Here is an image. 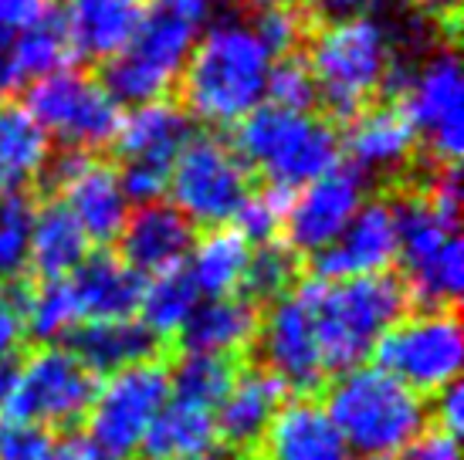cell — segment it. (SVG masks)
<instances>
[{
    "instance_id": "6da1fadb",
    "label": "cell",
    "mask_w": 464,
    "mask_h": 460,
    "mask_svg": "<svg viewBox=\"0 0 464 460\" xmlns=\"http://www.w3.org/2000/svg\"><path fill=\"white\" fill-rule=\"evenodd\" d=\"M271 58L255 38L251 24L220 17L197 38L180 72V109L207 126H237L265 102Z\"/></svg>"
},
{
    "instance_id": "7a4b0ae2",
    "label": "cell",
    "mask_w": 464,
    "mask_h": 460,
    "mask_svg": "<svg viewBox=\"0 0 464 460\" xmlns=\"http://www.w3.org/2000/svg\"><path fill=\"white\" fill-rule=\"evenodd\" d=\"M214 7L218 0H153L130 48L102 64V89L119 105L167 99Z\"/></svg>"
},
{
    "instance_id": "3957f363",
    "label": "cell",
    "mask_w": 464,
    "mask_h": 460,
    "mask_svg": "<svg viewBox=\"0 0 464 460\" xmlns=\"http://www.w3.org/2000/svg\"><path fill=\"white\" fill-rule=\"evenodd\" d=\"M315 284V335L323 352L325 376H343L360 369L362 359L373 356L376 342L403 319L407 292L393 274H370L349 282H319Z\"/></svg>"
},
{
    "instance_id": "277c9868",
    "label": "cell",
    "mask_w": 464,
    "mask_h": 460,
    "mask_svg": "<svg viewBox=\"0 0 464 460\" xmlns=\"http://www.w3.org/2000/svg\"><path fill=\"white\" fill-rule=\"evenodd\" d=\"M234 149L258 167L268 187L295 193L339 167V132L315 112H285L261 102L234 129Z\"/></svg>"
},
{
    "instance_id": "5b68a950",
    "label": "cell",
    "mask_w": 464,
    "mask_h": 460,
    "mask_svg": "<svg viewBox=\"0 0 464 460\" xmlns=\"http://www.w3.org/2000/svg\"><path fill=\"white\" fill-rule=\"evenodd\" d=\"M390 62L393 38L373 17L323 24L305 41V64L319 91V102L343 122L373 105Z\"/></svg>"
},
{
    "instance_id": "8992f818",
    "label": "cell",
    "mask_w": 464,
    "mask_h": 460,
    "mask_svg": "<svg viewBox=\"0 0 464 460\" xmlns=\"http://www.w3.org/2000/svg\"><path fill=\"white\" fill-rule=\"evenodd\" d=\"M325 413L346 447L362 457H390L424 434L427 403L383 369H349L329 386Z\"/></svg>"
},
{
    "instance_id": "52a82bcc",
    "label": "cell",
    "mask_w": 464,
    "mask_h": 460,
    "mask_svg": "<svg viewBox=\"0 0 464 460\" xmlns=\"http://www.w3.org/2000/svg\"><path fill=\"white\" fill-rule=\"evenodd\" d=\"M48 139H58L65 149L95 153L116 142L122 109L89 72H54L24 89L21 105Z\"/></svg>"
},
{
    "instance_id": "ba28073f",
    "label": "cell",
    "mask_w": 464,
    "mask_h": 460,
    "mask_svg": "<svg viewBox=\"0 0 464 460\" xmlns=\"http://www.w3.org/2000/svg\"><path fill=\"white\" fill-rule=\"evenodd\" d=\"M251 167L220 136H194L169 169L167 193L190 224L227 227L251 196Z\"/></svg>"
},
{
    "instance_id": "9c48e42d",
    "label": "cell",
    "mask_w": 464,
    "mask_h": 460,
    "mask_svg": "<svg viewBox=\"0 0 464 460\" xmlns=\"http://www.w3.org/2000/svg\"><path fill=\"white\" fill-rule=\"evenodd\" d=\"M461 321L458 311H417L400 319L373 349L376 369L393 376L407 389L440 393L461 372Z\"/></svg>"
},
{
    "instance_id": "30bf717a",
    "label": "cell",
    "mask_w": 464,
    "mask_h": 460,
    "mask_svg": "<svg viewBox=\"0 0 464 460\" xmlns=\"http://www.w3.org/2000/svg\"><path fill=\"white\" fill-rule=\"evenodd\" d=\"M99 383L62 345H38L17 369L7 420L38 430H68L85 423Z\"/></svg>"
},
{
    "instance_id": "8fae6325",
    "label": "cell",
    "mask_w": 464,
    "mask_h": 460,
    "mask_svg": "<svg viewBox=\"0 0 464 460\" xmlns=\"http://www.w3.org/2000/svg\"><path fill=\"white\" fill-rule=\"evenodd\" d=\"M169 399V366L163 359L140 362L109 376V383L95 393L85 417L89 440L102 450L126 460V454L142 444V436L156 420V413Z\"/></svg>"
},
{
    "instance_id": "7c38bea8",
    "label": "cell",
    "mask_w": 464,
    "mask_h": 460,
    "mask_svg": "<svg viewBox=\"0 0 464 460\" xmlns=\"http://www.w3.org/2000/svg\"><path fill=\"white\" fill-rule=\"evenodd\" d=\"M315 284L302 282L268 308L258 325L261 369H268L285 389L302 393V399L323 389L325 369L315 335Z\"/></svg>"
},
{
    "instance_id": "4fadbf2b",
    "label": "cell",
    "mask_w": 464,
    "mask_h": 460,
    "mask_svg": "<svg viewBox=\"0 0 464 460\" xmlns=\"http://www.w3.org/2000/svg\"><path fill=\"white\" fill-rule=\"evenodd\" d=\"M400 109L411 119L417 139L438 163H458L464 146L461 122V64L451 48H438L424 64H417L411 89L403 91Z\"/></svg>"
},
{
    "instance_id": "5bb4252c",
    "label": "cell",
    "mask_w": 464,
    "mask_h": 460,
    "mask_svg": "<svg viewBox=\"0 0 464 460\" xmlns=\"http://www.w3.org/2000/svg\"><path fill=\"white\" fill-rule=\"evenodd\" d=\"M366 204V177L353 167L329 169L315 183L292 193V204L285 214V234L288 247L295 254H319L356 217V210Z\"/></svg>"
},
{
    "instance_id": "9a60e30c",
    "label": "cell",
    "mask_w": 464,
    "mask_h": 460,
    "mask_svg": "<svg viewBox=\"0 0 464 460\" xmlns=\"http://www.w3.org/2000/svg\"><path fill=\"white\" fill-rule=\"evenodd\" d=\"M397 261V227L390 200L373 196L356 210L346 230L329 244L325 251L312 254V274L319 282H349V278H370L387 274Z\"/></svg>"
},
{
    "instance_id": "2e32d148",
    "label": "cell",
    "mask_w": 464,
    "mask_h": 460,
    "mask_svg": "<svg viewBox=\"0 0 464 460\" xmlns=\"http://www.w3.org/2000/svg\"><path fill=\"white\" fill-rule=\"evenodd\" d=\"M285 389L268 369L261 366H241L227 399L218 407V440L234 457H255L268 426L285 407Z\"/></svg>"
},
{
    "instance_id": "e0dca14e",
    "label": "cell",
    "mask_w": 464,
    "mask_h": 460,
    "mask_svg": "<svg viewBox=\"0 0 464 460\" xmlns=\"http://www.w3.org/2000/svg\"><path fill=\"white\" fill-rule=\"evenodd\" d=\"M417 132L403 109L393 102L366 105L360 115H353L346 122V132L339 139V153L349 156L346 167L370 179L376 173H393L411 163L417 153Z\"/></svg>"
},
{
    "instance_id": "ac0fdd59",
    "label": "cell",
    "mask_w": 464,
    "mask_h": 460,
    "mask_svg": "<svg viewBox=\"0 0 464 460\" xmlns=\"http://www.w3.org/2000/svg\"><path fill=\"white\" fill-rule=\"evenodd\" d=\"M122 261L140 278L146 274H167L177 271L180 261L194 247V224L183 217L173 204H146L126 217V227L119 234Z\"/></svg>"
},
{
    "instance_id": "d6986e66",
    "label": "cell",
    "mask_w": 464,
    "mask_h": 460,
    "mask_svg": "<svg viewBox=\"0 0 464 460\" xmlns=\"http://www.w3.org/2000/svg\"><path fill=\"white\" fill-rule=\"evenodd\" d=\"M62 349L92 376H116L130 366L163 359V342L140 319L82 321L65 335Z\"/></svg>"
},
{
    "instance_id": "ffe728a7",
    "label": "cell",
    "mask_w": 464,
    "mask_h": 460,
    "mask_svg": "<svg viewBox=\"0 0 464 460\" xmlns=\"http://www.w3.org/2000/svg\"><path fill=\"white\" fill-rule=\"evenodd\" d=\"M194 136V119L180 105L173 99H156L122 115L116 132V153L122 163H150V167L173 169L177 156Z\"/></svg>"
},
{
    "instance_id": "44dd1931",
    "label": "cell",
    "mask_w": 464,
    "mask_h": 460,
    "mask_svg": "<svg viewBox=\"0 0 464 460\" xmlns=\"http://www.w3.org/2000/svg\"><path fill=\"white\" fill-rule=\"evenodd\" d=\"M62 204L75 217L89 244H112L126 227L130 200L119 183V169L105 159L89 156V163L62 187Z\"/></svg>"
},
{
    "instance_id": "7402d4cb",
    "label": "cell",
    "mask_w": 464,
    "mask_h": 460,
    "mask_svg": "<svg viewBox=\"0 0 464 460\" xmlns=\"http://www.w3.org/2000/svg\"><path fill=\"white\" fill-rule=\"evenodd\" d=\"M146 0H68L62 24L75 58L112 62L140 31Z\"/></svg>"
},
{
    "instance_id": "603a6c76",
    "label": "cell",
    "mask_w": 464,
    "mask_h": 460,
    "mask_svg": "<svg viewBox=\"0 0 464 460\" xmlns=\"http://www.w3.org/2000/svg\"><path fill=\"white\" fill-rule=\"evenodd\" d=\"M72 292H75L82 321H122L140 311L142 282L140 274L112 251H95L78 264L72 274Z\"/></svg>"
},
{
    "instance_id": "cb8c5ba5",
    "label": "cell",
    "mask_w": 464,
    "mask_h": 460,
    "mask_svg": "<svg viewBox=\"0 0 464 460\" xmlns=\"http://www.w3.org/2000/svg\"><path fill=\"white\" fill-rule=\"evenodd\" d=\"M261 308L251 305L245 294L207 298L190 311L180 329V349L194 356H227L245 359V349L258 339Z\"/></svg>"
},
{
    "instance_id": "d4e9b609",
    "label": "cell",
    "mask_w": 464,
    "mask_h": 460,
    "mask_svg": "<svg viewBox=\"0 0 464 460\" xmlns=\"http://www.w3.org/2000/svg\"><path fill=\"white\" fill-rule=\"evenodd\" d=\"M258 454H265V460H349L346 440L333 426L329 413L312 399L282 407Z\"/></svg>"
},
{
    "instance_id": "484cf974",
    "label": "cell",
    "mask_w": 464,
    "mask_h": 460,
    "mask_svg": "<svg viewBox=\"0 0 464 460\" xmlns=\"http://www.w3.org/2000/svg\"><path fill=\"white\" fill-rule=\"evenodd\" d=\"M52 156V139L21 105L0 109V196H17L38 183Z\"/></svg>"
},
{
    "instance_id": "4316f807",
    "label": "cell",
    "mask_w": 464,
    "mask_h": 460,
    "mask_svg": "<svg viewBox=\"0 0 464 460\" xmlns=\"http://www.w3.org/2000/svg\"><path fill=\"white\" fill-rule=\"evenodd\" d=\"M85 257H89V237L82 234L62 200H48L41 210H34L27 268H34L41 282L68 278Z\"/></svg>"
},
{
    "instance_id": "83f0119b",
    "label": "cell",
    "mask_w": 464,
    "mask_h": 460,
    "mask_svg": "<svg viewBox=\"0 0 464 460\" xmlns=\"http://www.w3.org/2000/svg\"><path fill=\"white\" fill-rule=\"evenodd\" d=\"M72 62H75V52H72V41L65 34V24H62V14L52 11L38 27H31L27 34L14 41L7 54L0 58L4 85L27 89L41 78L72 68Z\"/></svg>"
},
{
    "instance_id": "f1b7e54d",
    "label": "cell",
    "mask_w": 464,
    "mask_h": 460,
    "mask_svg": "<svg viewBox=\"0 0 464 460\" xmlns=\"http://www.w3.org/2000/svg\"><path fill=\"white\" fill-rule=\"evenodd\" d=\"M140 447L146 460L204 457V454L218 447L214 413L169 399L167 407L156 413V420L150 423Z\"/></svg>"
},
{
    "instance_id": "f546056e",
    "label": "cell",
    "mask_w": 464,
    "mask_h": 460,
    "mask_svg": "<svg viewBox=\"0 0 464 460\" xmlns=\"http://www.w3.org/2000/svg\"><path fill=\"white\" fill-rule=\"evenodd\" d=\"M187 257H190L187 274H190L197 292L210 294V298H224V294H234L241 288L251 244L234 227H214L190 247Z\"/></svg>"
},
{
    "instance_id": "4dcf8cb0",
    "label": "cell",
    "mask_w": 464,
    "mask_h": 460,
    "mask_svg": "<svg viewBox=\"0 0 464 460\" xmlns=\"http://www.w3.org/2000/svg\"><path fill=\"white\" fill-rule=\"evenodd\" d=\"M245 366V359H227V356H187L169 369V393L177 403H187V407L197 409H214L227 399L237 372Z\"/></svg>"
},
{
    "instance_id": "1f68e13d",
    "label": "cell",
    "mask_w": 464,
    "mask_h": 460,
    "mask_svg": "<svg viewBox=\"0 0 464 460\" xmlns=\"http://www.w3.org/2000/svg\"><path fill=\"white\" fill-rule=\"evenodd\" d=\"M197 305H200V292L194 288L190 274L183 268L167 271V274H156L153 282L142 288L140 321L160 342H167L169 335H180L183 321L190 319Z\"/></svg>"
},
{
    "instance_id": "d6a6232c",
    "label": "cell",
    "mask_w": 464,
    "mask_h": 460,
    "mask_svg": "<svg viewBox=\"0 0 464 460\" xmlns=\"http://www.w3.org/2000/svg\"><path fill=\"white\" fill-rule=\"evenodd\" d=\"M302 274V261L285 241L258 244V251L247 257L245 278H241V292L251 305H275L278 298L292 292Z\"/></svg>"
},
{
    "instance_id": "836d02e7",
    "label": "cell",
    "mask_w": 464,
    "mask_h": 460,
    "mask_svg": "<svg viewBox=\"0 0 464 460\" xmlns=\"http://www.w3.org/2000/svg\"><path fill=\"white\" fill-rule=\"evenodd\" d=\"M75 325H82V311H78L75 292L68 278H54V282L27 284L24 292V332H31L38 342L52 345L54 339H65Z\"/></svg>"
},
{
    "instance_id": "e575fe53",
    "label": "cell",
    "mask_w": 464,
    "mask_h": 460,
    "mask_svg": "<svg viewBox=\"0 0 464 460\" xmlns=\"http://www.w3.org/2000/svg\"><path fill=\"white\" fill-rule=\"evenodd\" d=\"M34 204L27 193L0 196V288L17 284L31 261Z\"/></svg>"
},
{
    "instance_id": "d590c367",
    "label": "cell",
    "mask_w": 464,
    "mask_h": 460,
    "mask_svg": "<svg viewBox=\"0 0 464 460\" xmlns=\"http://www.w3.org/2000/svg\"><path fill=\"white\" fill-rule=\"evenodd\" d=\"M265 99H268V105L285 109V112H315L319 91H315V81H312L305 58L292 54V58H278L271 64L268 81H265Z\"/></svg>"
},
{
    "instance_id": "8d00e7d4",
    "label": "cell",
    "mask_w": 464,
    "mask_h": 460,
    "mask_svg": "<svg viewBox=\"0 0 464 460\" xmlns=\"http://www.w3.org/2000/svg\"><path fill=\"white\" fill-rule=\"evenodd\" d=\"M292 204V193L265 187V190H251L241 210L234 214V230L245 237L247 244H268L278 241V230L285 227V214Z\"/></svg>"
},
{
    "instance_id": "74e56055",
    "label": "cell",
    "mask_w": 464,
    "mask_h": 460,
    "mask_svg": "<svg viewBox=\"0 0 464 460\" xmlns=\"http://www.w3.org/2000/svg\"><path fill=\"white\" fill-rule=\"evenodd\" d=\"M251 31L261 41V48L268 52V58H292L298 44L309 41L312 24L305 11H298V7H275V11H261Z\"/></svg>"
},
{
    "instance_id": "f35d334b",
    "label": "cell",
    "mask_w": 464,
    "mask_h": 460,
    "mask_svg": "<svg viewBox=\"0 0 464 460\" xmlns=\"http://www.w3.org/2000/svg\"><path fill=\"white\" fill-rule=\"evenodd\" d=\"M54 440L48 430L27 423L0 420V460H52Z\"/></svg>"
},
{
    "instance_id": "ab89813d",
    "label": "cell",
    "mask_w": 464,
    "mask_h": 460,
    "mask_svg": "<svg viewBox=\"0 0 464 460\" xmlns=\"http://www.w3.org/2000/svg\"><path fill=\"white\" fill-rule=\"evenodd\" d=\"M52 11V0H0V52H7L14 41L38 27Z\"/></svg>"
},
{
    "instance_id": "60d3db41",
    "label": "cell",
    "mask_w": 464,
    "mask_h": 460,
    "mask_svg": "<svg viewBox=\"0 0 464 460\" xmlns=\"http://www.w3.org/2000/svg\"><path fill=\"white\" fill-rule=\"evenodd\" d=\"M24 292L27 282L0 288V362L14 359L24 339Z\"/></svg>"
},
{
    "instance_id": "b9f144b4",
    "label": "cell",
    "mask_w": 464,
    "mask_h": 460,
    "mask_svg": "<svg viewBox=\"0 0 464 460\" xmlns=\"http://www.w3.org/2000/svg\"><path fill=\"white\" fill-rule=\"evenodd\" d=\"M380 7V0H305V17L315 24H343L370 17V11Z\"/></svg>"
},
{
    "instance_id": "7bdbcfd3",
    "label": "cell",
    "mask_w": 464,
    "mask_h": 460,
    "mask_svg": "<svg viewBox=\"0 0 464 460\" xmlns=\"http://www.w3.org/2000/svg\"><path fill=\"white\" fill-rule=\"evenodd\" d=\"M403 460H461V450H458V436L444 434V430H424L417 434L403 447Z\"/></svg>"
},
{
    "instance_id": "ee69618b",
    "label": "cell",
    "mask_w": 464,
    "mask_h": 460,
    "mask_svg": "<svg viewBox=\"0 0 464 460\" xmlns=\"http://www.w3.org/2000/svg\"><path fill=\"white\" fill-rule=\"evenodd\" d=\"M438 407H434V417H438V430L444 434L458 436L464 430V393H461V383L454 379L451 386H444L434 399Z\"/></svg>"
},
{
    "instance_id": "f6af8a7d",
    "label": "cell",
    "mask_w": 464,
    "mask_h": 460,
    "mask_svg": "<svg viewBox=\"0 0 464 460\" xmlns=\"http://www.w3.org/2000/svg\"><path fill=\"white\" fill-rule=\"evenodd\" d=\"M420 11L434 14L438 21H444V27L454 34V24H458V0H411Z\"/></svg>"
},
{
    "instance_id": "bcb514c9",
    "label": "cell",
    "mask_w": 464,
    "mask_h": 460,
    "mask_svg": "<svg viewBox=\"0 0 464 460\" xmlns=\"http://www.w3.org/2000/svg\"><path fill=\"white\" fill-rule=\"evenodd\" d=\"M17 369H21V362H0V413H7L11 407V397H14V386H17Z\"/></svg>"
},
{
    "instance_id": "7dc6e473",
    "label": "cell",
    "mask_w": 464,
    "mask_h": 460,
    "mask_svg": "<svg viewBox=\"0 0 464 460\" xmlns=\"http://www.w3.org/2000/svg\"><path fill=\"white\" fill-rule=\"evenodd\" d=\"M75 460H122V457H116V454L102 450L99 444H92L89 436L75 434Z\"/></svg>"
},
{
    "instance_id": "c3c4849f",
    "label": "cell",
    "mask_w": 464,
    "mask_h": 460,
    "mask_svg": "<svg viewBox=\"0 0 464 460\" xmlns=\"http://www.w3.org/2000/svg\"><path fill=\"white\" fill-rule=\"evenodd\" d=\"M247 7H258V11H275V7H292V0H241Z\"/></svg>"
},
{
    "instance_id": "681fc988",
    "label": "cell",
    "mask_w": 464,
    "mask_h": 460,
    "mask_svg": "<svg viewBox=\"0 0 464 460\" xmlns=\"http://www.w3.org/2000/svg\"><path fill=\"white\" fill-rule=\"evenodd\" d=\"M180 460H220V457L214 454V450H210V454H204V457H180Z\"/></svg>"
},
{
    "instance_id": "f907efd6",
    "label": "cell",
    "mask_w": 464,
    "mask_h": 460,
    "mask_svg": "<svg viewBox=\"0 0 464 460\" xmlns=\"http://www.w3.org/2000/svg\"><path fill=\"white\" fill-rule=\"evenodd\" d=\"M4 91H7V85H4V68H0V109H4Z\"/></svg>"
},
{
    "instance_id": "816d5d0a",
    "label": "cell",
    "mask_w": 464,
    "mask_h": 460,
    "mask_svg": "<svg viewBox=\"0 0 464 460\" xmlns=\"http://www.w3.org/2000/svg\"><path fill=\"white\" fill-rule=\"evenodd\" d=\"M360 460H393V457H360Z\"/></svg>"
}]
</instances>
